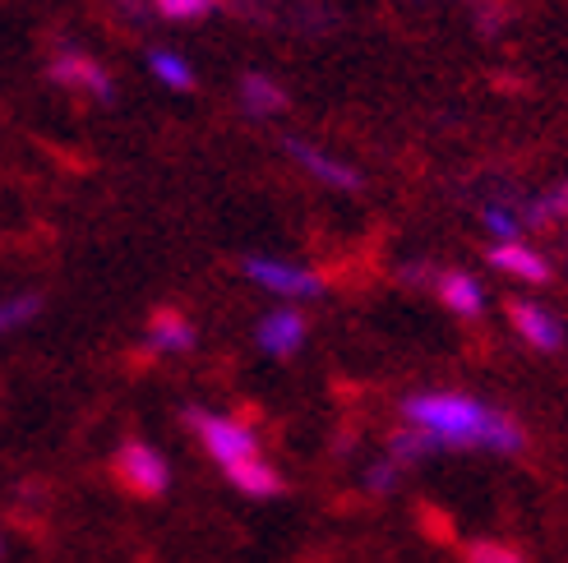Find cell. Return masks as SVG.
<instances>
[{"instance_id": "277c9868", "label": "cell", "mask_w": 568, "mask_h": 563, "mask_svg": "<svg viewBox=\"0 0 568 563\" xmlns=\"http://www.w3.org/2000/svg\"><path fill=\"white\" fill-rule=\"evenodd\" d=\"M241 273L260 291L282 296V300H315V296H324V277L315 268L292 264V259H277V255H245L241 259Z\"/></svg>"}, {"instance_id": "3957f363", "label": "cell", "mask_w": 568, "mask_h": 563, "mask_svg": "<svg viewBox=\"0 0 568 563\" xmlns=\"http://www.w3.org/2000/svg\"><path fill=\"white\" fill-rule=\"evenodd\" d=\"M111 475L134 494V499H162L172 490V467L144 439H125L116 453H111Z\"/></svg>"}, {"instance_id": "ac0fdd59", "label": "cell", "mask_w": 568, "mask_h": 563, "mask_svg": "<svg viewBox=\"0 0 568 563\" xmlns=\"http://www.w3.org/2000/svg\"><path fill=\"white\" fill-rule=\"evenodd\" d=\"M153 10L162 19H172V23H194V19H204L213 10V0H153Z\"/></svg>"}, {"instance_id": "ba28073f", "label": "cell", "mask_w": 568, "mask_h": 563, "mask_svg": "<svg viewBox=\"0 0 568 563\" xmlns=\"http://www.w3.org/2000/svg\"><path fill=\"white\" fill-rule=\"evenodd\" d=\"M305 337H310V319L301 315V309H268V315L254 324V347H260L264 356L273 360H292L301 347H305Z\"/></svg>"}, {"instance_id": "9c48e42d", "label": "cell", "mask_w": 568, "mask_h": 563, "mask_svg": "<svg viewBox=\"0 0 568 563\" xmlns=\"http://www.w3.org/2000/svg\"><path fill=\"white\" fill-rule=\"evenodd\" d=\"M490 268H499L504 277H514V282H527V287H541V282H550L546 255H536L527 240H495L490 245Z\"/></svg>"}, {"instance_id": "5b68a950", "label": "cell", "mask_w": 568, "mask_h": 563, "mask_svg": "<svg viewBox=\"0 0 568 563\" xmlns=\"http://www.w3.org/2000/svg\"><path fill=\"white\" fill-rule=\"evenodd\" d=\"M47 79L55 83V89L83 93V98H93V102H111V98H116V83H111V74L93 61V55H83V51H61L47 65Z\"/></svg>"}, {"instance_id": "e0dca14e", "label": "cell", "mask_w": 568, "mask_h": 563, "mask_svg": "<svg viewBox=\"0 0 568 563\" xmlns=\"http://www.w3.org/2000/svg\"><path fill=\"white\" fill-rule=\"evenodd\" d=\"M38 309H42V296H38V291L6 296V300H0V337L14 332V328H23V324H33Z\"/></svg>"}, {"instance_id": "8992f818", "label": "cell", "mask_w": 568, "mask_h": 563, "mask_svg": "<svg viewBox=\"0 0 568 563\" xmlns=\"http://www.w3.org/2000/svg\"><path fill=\"white\" fill-rule=\"evenodd\" d=\"M508 324H514V332L523 337L531 351H541V356H555L568 342L564 319L555 315V309L536 305V300H508Z\"/></svg>"}, {"instance_id": "44dd1931", "label": "cell", "mask_w": 568, "mask_h": 563, "mask_svg": "<svg viewBox=\"0 0 568 563\" xmlns=\"http://www.w3.org/2000/svg\"><path fill=\"white\" fill-rule=\"evenodd\" d=\"M0 559H6V541H0Z\"/></svg>"}, {"instance_id": "4fadbf2b", "label": "cell", "mask_w": 568, "mask_h": 563, "mask_svg": "<svg viewBox=\"0 0 568 563\" xmlns=\"http://www.w3.org/2000/svg\"><path fill=\"white\" fill-rule=\"evenodd\" d=\"M149 74L162 83V89H172V93H190L194 89V65L185 61L181 51H172V47H153L149 51Z\"/></svg>"}, {"instance_id": "9a60e30c", "label": "cell", "mask_w": 568, "mask_h": 563, "mask_svg": "<svg viewBox=\"0 0 568 563\" xmlns=\"http://www.w3.org/2000/svg\"><path fill=\"white\" fill-rule=\"evenodd\" d=\"M480 222L495 240H523L527 232V204H508V199H490L480 208Z\"/></svg>"}, {"instance_id": "d6986e66", "label": "cell", "mask_w": 568, "mask_h": 563, "mask_svg": "<svg viewBox=\"0 0 568 563\" xmlns=\"http://www.w3.org/2000/svg\"><path fill=\"white\" fill-rule=\"evenodd\" d=\"M397 475H403V467L379 458V462H371V471H365V490H371V494H393L397 490Z\"/></svg>"}, {"instance_id": "6da1fadb", "label": "cell", "mask_w": 568, "mask_h": 563, "mask_svg": "<svg viewBox=\"0 0 568 563\" xmlns=\"http://www.w3.org/2000/svg\"><path fill=\"white\" fill-rule=\"evenodd\" d=\"M403 420L412 430L430 434L439 443V453L480 448V453H495V458H518L527 448V430L514 416L453 388H425L403 398Z\"/></svg>"}, {"instance_id": "ffe728a7", "label": "cell", "mask_w": 568, "mask_h": 563, "mask_svg": "<svg viewBox=\"0 0 568 563\" xmlns=\"http://www.w3.org/2000/svg\"><path fill=\"white\" fill-rule=\"evenodd\" d=\"M467 563H527L518 550H508V545H499V541H476L471 550H467Z\"/></svg>"}, {"instance_id": "2e32d148", "label": "cell", "mask_w": 568, "mask_h": 563, "mask_svg": "<svg viewBox=\"0 0 568 563\" xmlns=\"http://www.w3.org/2000/svg\"><path fill=\"white\" fill-rule=\"evenodd\" d=\"M435 453H439V443L425 430H412V426L393 430V439H388V462H397V467H416V462L435 458Z\"/></svg>"}, {"instance_id": "7c38bea8", "label": "cell", "mask_w": 568, "mask_h": 563, "mask_svg": "<svg viewBox=\"0 0 568 563\" xmlns=\"http://www.w3.org/2000/svg\"><path fill=\"white\" fill-rule=\"evenodd\" d=\"M226 481H232L245 499H277L282 490H287V481H282V471L260 453V458H245L236 467H226Z\"/></svg>"}, {"instance_id": "7a4b0ae2", "label": "cell", "mask_w": 568, "mask_h": 563, "mask_svg": "<svg viewBox=\"0 0 568 563\" xmlns=\"http://www.w3.org/2000/svg\"><path fill=\"white\" fill-rule=\"evenodd\" d=\"M185 426L199 434L204 453L226 471L245 458H260V434L250 426H241L236 416H217V411H204V407H185Z\"/></svg>"}, {"instance_id": "5bb4252c", "label": "cell", "mask_w": 568, "mask_h": 563, "mask_svg": "<svg viewBox=\"0 0 568 563\" xmlns=\"http://www.w3.org/2000/svg\"><path fill=\"white\" fill-rule=\"evenodd\" d=\"M241 106L250 116H277V111L287 106V93H282L268 74H245L241 79Z\"/></svg>"}, {"instance_id": "52a82bcc", "label": "cell", "mask_w": 568, "mask_h": 563, "mask_svg": "<svg viewBox=\"0 0 568 563\" xmlns=\"http://www.w3.org/2000/svg\"><path fill=\"white\" fill-rule=\"evenodd\" d=\"M282 149H287V157L301 166L310 181H320L328 190H347V194L361 190V172H356V166L343 162V157H333V153H324L320 144H310V139H282Z\"/></svg>"}, {"instance_id": "30bf717a", "label": "cell", "mask_w": 568, "mask_h": 563, "mask_svg": "<svg viewBox=\"0 0 568 563\" xmlns=\"http://www.w3.org/2000/svg\"><path fill=\"white\" fill-rule=\"evenodd\" d=\"M144 337H149V347H153V351L185 356V351H194V342H199V328H194V319L181 315V309L162 305V309H153V315H149Z\"/></svg>"}, {"instance_id": "8fae6325", "label": "cell", "mask_w": 568, "mask_h": 563, "mask_svg": "<svg viewBox=\"0 0 568 563\" xmlns=\"http://www.w3.org/2000/svg\"><path fill=\"white\" fill-rule=\"evenodd\" d=\"M435 296L458 319H480V315H486V287H480V282L471 273H463V268H444L435 277Z\"/></svg>"}]
</instances>
